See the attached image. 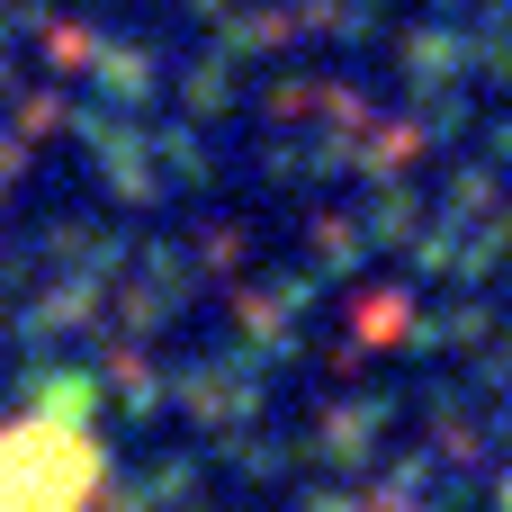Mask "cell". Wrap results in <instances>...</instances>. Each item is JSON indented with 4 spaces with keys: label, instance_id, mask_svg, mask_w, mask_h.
<instances>
[{
    "label": "cell",
    "instance_id": "cell-1",
    "mask_svg": "<svg viewBox=\"0 0 512 512\" xmlns=\"http://www.w3.org/2000/svg\"><path fill=\"white\" fill-rule=\"evenodd\" d=\"M90 495H99V441L72 414L0 432V512H81Z\"/></svg>",
    "mask_w": 512,
    "mask_h": 512
}]
</instances>
